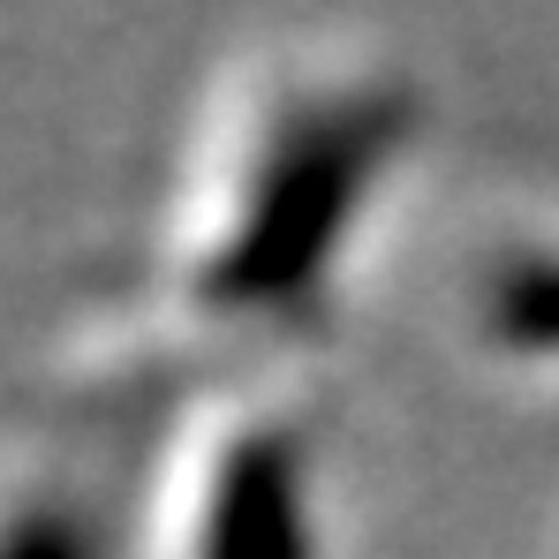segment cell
Returning a JSON list of instances; mask_svg holds the SVG:
<instances>
[{
	"mask_svg": "<svg viewBox=\"0 0 559 559\" xmlns=\"http://www.w3.org/2000/svg\"><path fill=\"white\" fill-rule=\"evenodd\" d=\"M92 468H15L8 491V559H114L121 530L98 507Z\"/></svg>",
	"mask_w": 559,
	"mask_h": 559,
	"instance_id": "cell-4",
	"label": "cell"
},
{
	"mask_svg": "<svg viewBox=\"0 0 559 559\" xmlns=\"http://www.w3.org/2000/svg\"><path fill=\"white\" fill-rule=\"evenodd\" d=\"M318 416L287 378L227 364L144 439V559H318Z\"/></svg>",
	"mask_w": 559,
	"mask_h": 559,
	"instance_id": "cell-2",
	"label": "cell"
},
{
	"mask_svg": "<svg viewBox=\"0 0 559 559\" xmlns=\"http://www.w3.org/2000/svg\"><path fill=\"white\" fill-rule=\"evenodd\" d=\"M408 136L416 76L371 46L295 38L235 61L204 106L152 302L219 356L310 333Z\"/></svg>",
	"mask_w": 559,
	"mask_h": 559,
	"instance_id": "cell-1",
	"label": "cell"
},
{
	"mask_svg": "<svg viewBox=\"0 0 559 559\" xmlns=\"http://www.w3.org/2000/svg\"><path fill=\"white\" fill-rule=\"evenodd\" d=\"M468 333L491 364L559 371V219L499 227L468 273Z\"/></svg>",
	"mask_w": 559,
	"mask_h": 559,
	"instance_id": "cell-3",
	"label": "cell"
}]
</instances>
